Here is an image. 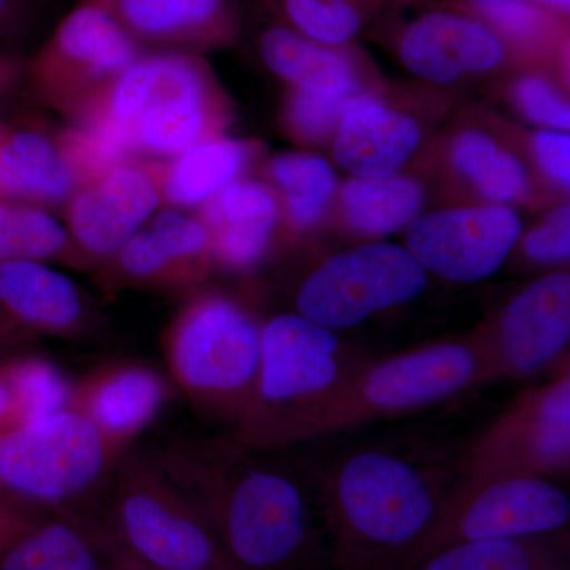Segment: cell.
<instances>
[{"instance_id":"cell-1","label":"cell","mask_w":570,"mask_h":570,"mask_svg":"<svg viewBox=\"0 0 570 570\" xmlns=\"http://www.w3.org/2000/svg\"><path fill=\"white\" fill-rule=\"evenodd\" d=\"M153 452L204 510L239 569L330 568L305 489L266 450L228 436L176 439Z\"/></svg>"},{"instance_id":"cell-2","label":"cell","mask_w":570,"mask_h":570,"mask_svg":"<svg viewBox=\"0 0 570 570\" xmlns=\"http://www.w3.org/2000/svg\"><path fill=\"white\" fill-rule=\"evenodd\" d=\"M110 85L62 146L89 181L127 164L132 154L175 157L212 132V82L205 63L190 52L140 55Z\"/></svg>"},{"instance_id":"cell-3","label":"cell","mask_w":570,"mask_h":570,"mask_svg":"<svg viewBox=\"0 0 570 570\" xmlns=\"http://www.w3.org/2000/svg\"><path fill=\"white\" fill-rule=\"evenodd\" d=\"M449 487L393 450L358 449L337 460L322 482L330 568L406 569Z\"/></svg>"},{"instance_id":"cell-4","label":"cell","mask_w":570,"mask_h":570,"mask_svg":"<svg viewBox=\"0 0 570 570\" xmlns=\"http://www.w3.org/2000/svg\"><path fill=\"white\" fill-rule=\"evenodd\" d=\"M108 549L153 570H242L154 452L129 445L89 513Z\"/></svg>"},{"instance_id":"cell-5","label":"cell","mask_w":570,"mask_h":570,"mask_svg":"<svg viewBox=\"0 0 570 570\" xmlns=\"http://www.w3.org/2000/svg\"><path fill=\"white\" fill-rule=\"evenodd\" d=\"M482 384L474 341H442L356 367L335 390L269 428L249 448L283 450L434 406Z\"/></svg>"},{"instance_id":"cell-6","label":"cell","mask_w":570,"mask_h":570,"mask_svg":"<svg viewBox=\"0 0 570 570\" xmlns=\"http://www.w3.org/2000/svg\"><path fill=\"white\" fill-rule=\"evenodd\" d=\"M124 450L71 407L7 423L0 425V491L33 509L89 515Z\"/></svg>"},{"instance_id":"cell-7","label":"cell","mask_w":570,"mask_h":570,"mask_svg":"<svg viewBox=\"0 0 570 570\" xmlns=\"http://www.w3.org/2000/svg\"><path fill=\"white\" fill-rule=\"evenodd\" d=\"M163 344L171 379L190 404L235 426L257 392L262 325L234 299L202 295L183 307Z\"/></svg>"},{"instance_id":"cell-8","label":"cell","mask_w":570,"mask_h":570,"mask_svg":"<svg viewBox=\"0 0 570 570\" xmlns=\"http://www.w3.org/2000/svg\"><path fill=\"white\" fill-rule=\"evenodd\" d=\"M570 468V373L527 390L463 449L455 485L508 478H557Z\"/></svg>"},{"instance_id":"cell-9","label":"cell","mask_w":570,"mask_h":570,"mask_svg":"<svg viewBox=\"0 0 570 570\" xmlns=\"http://www.w3.org/2000/svg\"><path fill=\"white\" fill-rule=\"evenodd\" d=\"M335 330L299 314L262 325V362L249 411L232 436L253 445L269 428L328 395L352 373Z\"/></svg>"},{"instance_id":"cell-10","label":"cell","mask_w":570,"mask_h":570,"mask_svg":"<svg viewBox=\"0 0 570 570\" xmlns=\"http://www.w3.org/2000/svg\"><path fill=\"white\" fill-rule=\"evenodd\" d=\"M570 498L547 478H508L449 487L436 523L406 569L430 554L480 540L568 534Z\"/></svg>"},{"instance_id":"cell-11","label":"cell","mask_w":570,"mask_h":570,"mask_svg":"<svg viewBox=\"0 0 570 570\" xmlns=\"http://www.w3.org/2000/svg\"><path fill=\"white\" fill-rule=\"evenodd\" d=\"M425 268L406 247L373 243L333 255L296 294L299 316L330 330L352 328L426 287Z\"/></svg>"},{"instance_id":"cell-12","label":"cell","mask_w":570,"mask_h":570,"mask_svg":"<svg viewBox=\"0 0 570 570\" xmlns=\"http://www.w3.org/2000/svg\"><path fill=\"white\" fill-rule=\"evenodd\" d=\"M570 277L557 272L521 291L489 332L475 337L483 382L542 373L569 346Z\"/></svg>"},{"instance_id":"cell-13","label":"cell","mask_w":570,"mask_h":570,"mask_svg":"<svg viewBox=\"0 0 570 570\" xmlns=\"http://www.w3.org/2000/svg\"><path fill=\"white\" fill-rule=\"evenodd\" d=\"M523 225L505 206L445 209L409 224L406 249L442 279L478 283L501 268Z\"/></svg>"},{"instance_id":"cell-14","label":"cell","mask_w":570,"mask_h":570,"mask_svg":"<svg viewBox=\"0 0 570 570\" xmlns=\"http://www.w3.org/2000/svg\"><path fill=\"white\" fill-rule=\"evenodd\" d=\"M396 51L409 71L433 82L485 73L504 62L509 47L498 33L455 7H434L396 33Z\"/></svg>"},{"instance_id":"cell-15","label":"cell","mask_w":570,"mask_h":570,"mask_svg":"<svg viewBox=\"0 0 570 570\" xmlns=\"http://www.w3.org/2000/svg\"><path fill=\"white\" fill-rule=\"evenodd\" d=\"M160 195L156 179L137 165L111 168L70 198L71 242L88 257L110 261L151 219Z\"/></svg>"},{"instance_id":"cell-16","label":"cell","mask_w":570,"mask_h":570,"mask_svg":"<svg viewBox=\"0 0 570 570\" xmlns=\"http://www.w3.org/2000/svg\"><path fill=\"white\" fill-rule=\"evenodd\" d=\"M171 395V382L156 367L122 360L97 367L73 384L70 407L127 449L159 417Z\"/></svg>"},{"instance_id":"cell-17","label":"cell","mask_w":570,"mask_h":570,"mask_svg":"<svg viewBox=\"0 0 570 570\" xmlns=\"http://www.w3.org/2000/svg\"><path fill=\"white\" fill-rule=\"evenodd\" d=\"M110 0H82L63 18L41 52L40 77L51 73L80 81H111L140 56Z\"/></svg>"},{"instance_id":"cell-18","label":"cell","mask_w":570,"mask_h":570,"mask_svg":"<svg viewBox=\"0 0 570 570\" xmlns=\"http://www.w3.org/2000/svg\"><path fill=\"white\" fill-rule=\"evenodd\" d=\"M0 307L31 336H75L86 326V303L69 276L39 261L0 265Z\"/></svg>"},{"instance_id":"cell-19","label":"cell","mask_w":570,"mask_h":570,"mask_svg":"<svg viewBox=\"0 0 570 570\" xmlns=\"http://www.w3.org/2000/svg\"><path fill=\"white\" fill-rule=\"evenodd\" d=\"M119 20L138 43L184 51L219 47L239 29L235 0H110Z\"/></svg>"},{"instance_id":"cell-20","label":"cell","mask_w":570,"mask_h":570,"mask_svg":"<svg viewBox=\"0 0 570 570\" xmlns=\"http://www.w3.org/2000/svg\"><path fill=\"white\" fill-rule=\"evenodd\" d=\"M209 253L224 266L246 269L268 250L277 224V204L264 184L234 181L204 205Z\"/></svg>"},{"instance_id":"cell-21","label":"cell","mask_w":570,"mask_h":570,"mask_svg":"<svg viewBox=\"0 0 570 570\" xmlns=\"http://www.w3.org/2000/svg\"><path fill=\"white\" fill-rule=\"evenodd\" d=\"M422 140L419 124L370 97L341 119L336 163L356 178L396 175Z\"/></svg>"},{"instance_id":"cell-22","label":"cell","mask_w":570,"mask_h":570,"mask_svg":"<svg viewBox=\"0 0 570 570\" xmlns=\"http://www.w3.org/2000/svg\"><path fill=\"white\" fill-rule=\"evenodd\" d=\"M110 550L89 515L48 510L0 557V570H108Z\"/></svg>"},{"instance_id":"cell-23","label":"cell","mask_w":570,"mask_h":570,"mask_svg":"<svg viewBox=\"0 0 570 570\" xmlns=\"http://www.w3.org/2000/svg\"><path fill=\"white\" fill-rule=\"evenodd\" d=\"M78 175L61 146L37 130H0V198L36 206L70 200Z\"/></svg>"},{"instance_id":"cell-24","label":"cell","mask_w":570,"mask_h":570,"mask_svg":"<svg viewBox=\"0 0 570 570\" xmlns=\"http://www.w3.org/2000/svg\"><path fill=\"white\" fill-rule=\"evenodd\" d=\"M205 234L189 214L165 209L151 216L111 258L119 275L137 283L183 279L200 264Z\"/></svg>"},{"instance_id":"cell-25","label":"cell","mask_w":570,"mask_h":570,"mask_svg":"<svg viewBox=\"0 0 570 570\" xmlns=\"http://www.w3.org/2000/svg\"><path fill=\"white\" fill-rule=\"evenodd\" d=\"M257 45L265 66L296 89L326 96L360 94L354 58L343 47L307 39L284 22L268 26Z\"/></svg>"},{"instance_id":"cell-26","label":"cell","mask_w":570,"mask_h":570,"mask_svg":"<svg viewBox=\"0 0 570 570\" xmlns=\"http://www.w3.org/2000/svg\"><path fill=\"white\" fill-rule=\"evenodd\" d=\"M409 570H570L568 534L459 543Z\"/></svg>"},{"instance_id":"cell-27","label":"cell","mask_w":570,"mask_h":570,"mask_svg":"<svg viewBox=\"0 0 570 570\" xmlns=\"http://www.w3.org/2000/svg\"><path fill=\"white\" fill-rule=\"evenodd\" d=\"M247 156L245 142L206 138L174 157L165 171L160 194L179 208L205 205L235 181L246 167Z\"/></svg>"},{"instance_id":"cell-28","label":"cell","mask_w":570,"mask_h":570,"mask_svg":"<svg viewBox=\"0 0 570 570\" xmlns=\"http://www.w3.org/2000/svg\"><path fill=\"white\" fill-rule=\"evenodd\" d=\"M425 190L406 176L354 178L343 189L348 224L360 234L387 235L417 219Z\"/></svg>"},{"instance_id":"cell-29","label":"cell","mask_w":570,"mask_h":570,"mask_svg":"<svg viewBox=\"0 0 570 570\" xmlns=\"http://www.w3.org/2000/svg\"><path fill=\"white\" fill-rule=\"evenodd\" d=\"M450 7L471 14L520 51H549L561 39L562 20L531 0H450Z\"/></svg>"},{"instance_id":"cell-30","label":"cell","mask_w":570,"mask_h":570,"mask_svg":"<svg viewBox=\"0 0 570 570\" xmlns=\"http://www.w3.org/2000/svg\"><path fill=\"white\" fill-rule=\"evenodd\" d=\"M453 163L491 202L517 200L528 189V175L515 156L502 149L489 135L471 130L456 138Z\"/></svg>"},{"instance_id":"cell-31","label":"cell","mask_w":570,"mask_h":570,"mask_svg":"<svg viewBox=\"0 0 570 570\" xmlns=\"http://www.w3.org/2000/svg\"><path fill=\"white\" fill-rule=\"evenodd\" d=\"M70 243L69 230L47 209L0 198V265L51 261L66 254Z\"/></svg>"},{"instance_id":"cell-32","label":"cell","mask_w":570,"mask_h":570,"mask_svg":"<svg viewBox=\"0 0 570 570\" xmlns=\"http://www.w3.org/2000/svg\"><path fill=\"white\" fill-rule=\"evenodd\" d=\"M390 0H276L284 24L307 39L346 47Z\"/></svg>"},{"instance_id":"cell-33","label":"cell","mask_w":570,"mask_h":570,"mask_svg":"<svg viewBox=\"0 0 570 570\" xmlns=\"http://www.w3.org/2000/svg\"><path fill=\"white\" fill-rule=\"evenodd\" d=\"M6 367L17 395L9 423L29 422L70 407L73 382L51 360L32 351L21 352L6 358Z\"/></svg>"},{"instance_id":"cell-34","label":"cell","mask_w":570,"mask_h":570,"mask_svg":"<svg viewBox=\"0 0 570 570\" xmlns=\"http://www.w3.org/2000/svg\"><path fill=\"white\" fill-rule=\"evenodd\" d=\"M269 170L284 193L292 223L299 227L316 223L335 193L333 168L309 154H281L273 159Z\"/></svg>"},{"instance_id":"cell-35","label":"cell","mask_w":570,"mask_h":570,"mask_svg":"<svg viewBox=\"0 0 570 570\" xmlns=\"http://www.w3.org/2000/svg\"><path fill=\"white\" fill-rule=\"evenodd\" d=\"M370 96H326L296 89L287 105V122L298 137L306 140H322L337 129L344 115L356 105L365 102Z\"/></svg>"},{"instance_id":"cell-36","label":"cell","mask_w":570,"mask_h":570,"mask_svg":"<svg viewBox=\"0 0 570 570\" xmlns=\"http://www.w3.org/2000/svg\"><path fill=\"white\" fill-rule=\"evenodd\" d=\"M517 102L532 121L564 130L570 126L569 105L540 77L521 78L515 89Z\"/></svg>"},{"instance_id":"cell-37","label":"cell","mask_w":570,"mask_h":570,"mask_svg":"<svg viewBox=\"0 0 570 570\" xmlns=\"http://www.w3.org/2000/svg\"><path fill=\"white\" fill-rule=\"evenodd\" d=\"M523 249L538 264H560L570 255V212L561 206L547 216L539 227L524 236Z\"/></svg>"},{"instance_id":"cell-38","label":"cell","mask_w":570,"mask_h":570,"mask_svg":"<svg viewBox=\"0 0 570 570\" xmlns=\"http://www.w3.org/2000/svg\"><path fill=\"white\" fill-rule=\"evenodd\" d=\"M534 149L540 165L561 186L570 183V138L557 130H542L534 137Z\"/></svg>"},{"instance_id":"cell-39","label":"cell","mask_w":570,"mask_h":570,"mask_svg":"<svg viewBox=\"0 0 570 570\" xmlns=\"http://www.w3.org/2000/svg\"><path fill=\"white\" fill-rule=\"evenodd\" d=\"M48 510L33 509L0 491V557Z\"/></svg>"},{"instance_id":"cell-40","label":"cell","mask_w":570,"mask_h":570,"mask_svg":"<svg viewBox=\"0 0 570 570\" xmlns=\"http://www.w3.org/2000/svg\"><path fill=\"white\" fill-rule=\"evenodd\" d=\"M32 346L33 336L14 325L0 307V360L32 351Z\"/></svg>"},{"instance_id":"cell-41","label":"cell","mask_w":570,"mask_h":570,"mask_svg":"<svg viewBox=\"0 0 570 570\" xmlns=\"http://www.w3.org/2000/svg\"><path fill=\"white\" fill-rule=\"evenodd\" d=\"M9 358V356H7ZM17 406L13 384L7 373L6 358L0 360V425L9 423Z\"/></svg>"},{"instance_id":"cell-42","label":"cell","mask_w":570,"mask_h":570,"mask_svg":"<svg viewBox=\"0 0 570 570\" xmlns=\"http://www.w3.org/2000/svg\"><path fill=\"white\" fill-rule=\"evenodd\" d=\"M21 0H0V33L13 26L20 11Z\"/></svg>"},{"instance_id":"cell-43","label":"cell","mask_w":570,"mask_h":570,"mask_svg":"<svg viewBox=\"0 0 570 570\" xmlns=\"http://www.w3.org/2000/svg\"><path fill=\"white\" fill-rule=\"evenodd\" d=\"M531 2L560 20H564L570 11V0H531Z\"/></svg>"},{"instance_id":"cell-44","label":"cell","mask_w":570,"mask_h":570,"mask_svg":"<svg viewBox=\"0 0 570 570\" xmlns=\"http://www.w3.org/2000/svg\"><path fill=\"white\" fill-rule=\"evenodd\" d=\"M107 543V542H105ZM108 547V546H107ZM110 550V549H108ZM108 570H153L145 568V566L135 564V562L126 560V558L119 557L115 551L110 550V568Z\"/></svg>"},{"instance_id":"cell-45","label":"cell","mask_w":570,"mask_h":570,"mask_svg":"<svg viewBox=\"0 0 570 570\" xmlns=\"http://www.w3.org/2000/svg\"><path fill=\"white\" fill-rule=\"evenodd\" d=\"M10 75V62L7 61L6 56L0 52V89L6 85L7 78Z\"/></svg>"}]
</instances>
